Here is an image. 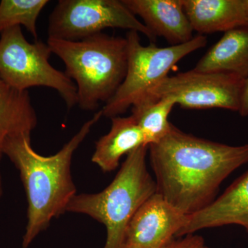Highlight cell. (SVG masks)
Listing matches in <instances>:
<instances>
[{
    "instance_id": "obj_7",
    "label": "cell",
    "mask_w": 248,
    "mask_h": 248,
    "mask_svg": "<svg viewBox=\"0 0 248 248\" xmlns=\"http://www.w3.org/2000/svg\"><path fill=\"white\" fill-rule=\"evenodd\" d=\"M108 28L156 37L122 0H60L49 17L48 38L76 42L102 33Z\"/></svg>"
},
{
    "instance_id": "obj_20",
    "label": "cell",
    "mask_w": 248,
    "mask_h": 248,
    "mask_svg": "<svg viewBox=\"0 0 248 248\" xmlns=\"http://www.w3.org/2000/svg\"><path fill=\"white\" fill-rule=\"evenodd\" d=\"M244 2L245 10H246V16H247L248 21V0H243Z\"/></svg>"
},
{
    "instance_id": "obj_6",
    "label": "cell",
    "mask_w": 248,
    "mask_h": 248,
    "mask_svg": "<svg viewBox=\"0 0 248 248\" xmlns=\"http://www.w3.org/2000/svg\"><path fill=\"white\" fill-rule=\"evenodd\" d=\"M52 53L47 43H30L20 27L7 29L0 34V78L18 91L32 87L55 90L67 108H73L78 104L76 84L50 64Z\"/></svg>"
},
{
    "instance_id": "obj_9",
    "label": "cell",
    "mask_w": 248,
    "mask_h": 248,
    "mask_svg": "<svg viewBox=\"0 0 248 248\" xmlns=\"http://www.w3.org/2000/svg\"><path fill=\"white\" fill-rule=\"evenodd\" d=\"M187 215L157 192L135 214L125 231L123 248H164L186 226Z\"/></svg>"
},
{
    "instance_id": "obj_17",
    "label": "cell",
    "mask_w": 248,
    "mask_h": 248,
    "mask_svg": "<svg viewBox=\"0 0 248 248\" xmlns=\"http://www.w3.org/2000/svg\"><path fill=\"white\" fill-rule=\"evenodd\" d=\"M48 0H1L0 1V34L11 28L24 26L38 40L37 22Z\"/></svg>"
},
{
    "instance_id": "obj_18",
    "label": "cell",
    "mask_w": 248,
    "mask_h": 248,
    "mask_svg": "<svg viewBox=\"0 0 248 248\" xmlns=\"http://www.w3.org/2000/svg\"><path fill=\"white\" fill-rule=\"evenodd\" d=\"M178 238H174L164 248H213L209 247L203 238L199 235L189 234Z\"/></svg>"
},
{
    "instance_id": "obj_2",
    "label": "cell",
    "mask_w": 248,
    "mask_h": 248,
    "mask_svg": "<svg viewBox=\"0 0 248 248\" xmlns=\"http://www.w3.org/2000/svg\"><path fill=\"white\" fill-rule=\"evenodd\" d=\"M102 116L101 110L94 114L51 156H42L34 151L31 135L14 137L5 143L3 153L19 171L27 194V223L22 248H29L54 218L66 212L68 204L77 195L71 174L73 155Z\"/></svg>"
},
{
    "instance_id": "obj_11",
    "label": "cell",
    "mask_w": 248,
    "mask_h": 248,
    "mask_svg": "<svg viewBox=\"0 0 248 248\" xmlns=\"http://www.w3.org/2000/svg\"><path fill=\"white\" fill-rule=\"evenodd\" d=\"M122 1L132 14L142 19L155 37H163L171 46L187 43L195 37L182 0Z\"/></svg>"
},
{
    "instance_id": "obj_8",
    "label": "cell",
    "mask_w": 248,
    "mask_h": 248,
    "mask_svg": "<svg viewBox=\"0 0 248 248\" xmlns=\"http://www.w3.org/2000/svg\"><path fill=\"white\" fill-rule=\"evenodd\" d=\"M244 81L228 73L192 69L168 76L147 94L172 98L184 108H221L239 112Z\"/></svg>"
},
{
    "instance_id": "obj_5",
    "label": "cell",
    "mask_w": 248,
    "mask_h": 248,
    "mask_svg": "<svg viewBox=\"0 0 248 248\" xmlns=\"http://www.w3.org/2000/svg\"><path fill=\"white\" fill-rule=\"evenodd\" d=\"M128 66L123 82L102 109V115L113 118L122 115L135 102L169 76L173 66L190 54L205 47L206 37L195 36L182 45L159 47L141 45L139 32H127Z\"/></svg>"
},
{
    "instance_id": "obj_12",
    "label": "cell",
    "mask_w": 248,
    "mask_h": 248,
    "mask_svg": "<svg viewBox=\"0 0 248 248\" xmlns=\"http://www.w3.org/2000/svg\"><path fill=\"white\" fill-rule=\"evenodd\" d=\"M194 71L248 77V24L225 32L197 63Z\"/></svg>"
},
{
    "instance_id": "obj_21",
    "label": "cell",
    "mask_w": 248,
    "mask_h": 248,
    "mask_svg": "<svg viewBox=\"0 0 248 248\" xmlns=\"http://www.w3.org/2000/svg\"><path fill=\"white\" fill-rule=\"evenodd\" d=\"M3 193L2 179H1V174H0V198L1 197Z\"/></svg>"
},
{
    "instance_id": "obj_16",
    "label": "cell",
    "mask_w": 248,
    "mask_h": 248,
    "mask_svg": "<svg viewBox=\"0 0 248 248\" xmlns=\"http://www.w3.org/2000/svg\"><path fill=\"white\" fill-rule=\"evenodd\" d=\"M175 105L172 98H156L147 94L131 107V115L143 132L148 146L157 143L169 133L172 125L169 117Z\"/></svg>"
},
{
    "instance_id": "obj_4",
    "label": "cell",
    "mask_w": 248,
    "mask_h": 248,
    "mask_svg": "<svg viewBox=\"0 0 248 248\" xmlns=\"http://www.w3.org/2000/svg\"><path fill=\"white\" fill-rule=\"evenodd\" d=\"M148 146L127 155L110 185L94 194L72 199L66 212L88 215L105 226L104 248H123L125 231L138 209L156 192L155 180L147 169Z\"/></svg>"
},
{
    "instance_id": "obj_14",
    "label": "cell",
    "mask_w": 248,
    "mask_h": 248,
    "mask_svg": "<svg viewBox=\"0 0 248 248\" xmlns=\"http://www.w3.org/2000/svg\"><path fill=\"white\" fill-rule=\"evenodd\" d=\"M111 121L110 131L96 142L92 156L93 162L104 172L117 169L124 155L142 146H148L144 135L133 116H118L111 118Z\"/></svg>"
},
{
    "instance_id": "obj_15",
    "label": "cell",
    "mask_w": 248,
    "mask_h": 248,
    "mask_svg": "<svg viewBox=\"0 0 248 248\" xmlns=\"http://www.w3.org/2000/svg\"><path fill=\"white\" fill-rule=\"evenodd\" d=\"M37 125L29 92L15 89L0 78V160L9 139L31 135Z\"/></svg>"
},
{
    "instance_id": "obj_10",
    "label": "cell",
    "mask_w": 248,
    "mask_h": 248,
    "mask_svg": "<svg viewBox=\"0 0 248 248\" xmlns=\"http://www.w3.org/2000/svg\"><path fill=\"white\" fill-rule=\"evenodd\" d=\"M232 225L242 227L248 234V170L208 207L187 216V223L177 237L206 228Z\"/></svg>"
},
{
    "instance_id": "obj_1",
    "label": "cell",
    "mask_w": 248,
    "mask_h": 248,
    "mask_svg": "<svg viewBox=\"0 0 248 248\" xmlns=\"http://www.w3.org/2000/svg\"><path fill=\"white\" fill-rule=\"evenodd\" d=\"M148 151L156 192L187 216L213 203L222 183L248 163V143L231 146L210 141L172 124Z\"/></svg>"
},
{
    "instance_id": "obj_13",
    "label": "cell",
    "mask_w": 248,
    "mask_h": 248,
    "mask_svg": "<svg viewBox=\"0 0 248 248\" xmlns=\"http://www.w3.org/2000/svg\"><path fill=\"white\" fill-rule=\"evenodd\" d=\"M192 29L199 35L227 31L248 24L243 0H182Z\"/></svg>"
},
{
    "instance_id": "obj_19",
    "label": "cell",
    "mask_w": 248,
    "mask_h": 248,
    "mask_svg": "<svg viewBox=\"0 0 248 248\" xmlns=\"http://www.w3.org/2000/svg\"><path fill=\"white\" fill-rule=\"evenodd\" d=\"M238 113L243 117L248 116V77L245 79L241 95V106Z\"/></svg>"
},
{
    "instance_id": "obj_3",
    "label": "cell",
    "mask_w": 248,
    "mask_h": 248,
    "mask_svg": "<svg viewBox=\"0 0 248 248\" xmlns=\"http://www.w3.org/2000/svg\"><path fill=\"white\" fill-rule=\"evenodd\" d=\"M47 44L76 84L78 104L82 110L105 105L123 82L128 66L125 37L102 32L76 42L48 38Z\"/></svg>"
}]
</instances>
